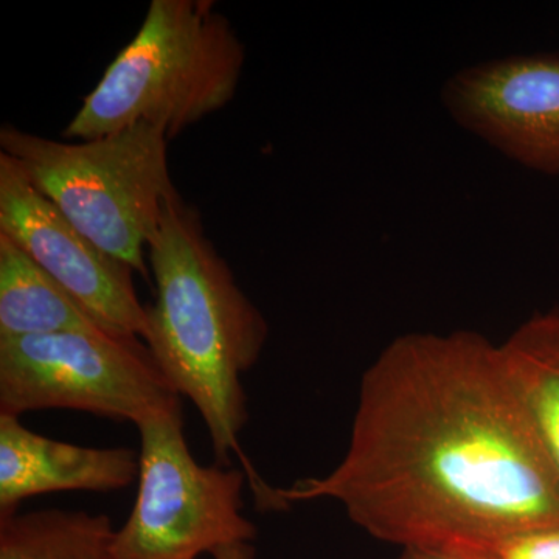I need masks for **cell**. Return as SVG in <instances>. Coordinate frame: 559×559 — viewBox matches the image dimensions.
Listing matches in <instances>:
<instances>
[{
  "mask_svg": "<svg viewBox=\"0 0 559 559\" xmlns=\"http://www.w3.org/2000/svg\"><path fill=\"white\" fill-rule=\"evenodd\" d=\"M274 491L278 511L333 500L373 538L457 558L559 528L558 471L499 345L471 330L390 342L340 465Z\"/></svg>",
  "mask_w": 559,
  "mask_h": 559,
  "instance_id": "cell-1",
  "label": "cell"
},
{
  "mask_svg": "<svg viewBox=\"0 0 559 559\" xmlns=\"http://www.w3.org/2000/svg\"><path fill=\"white\" fill-rule=\"evenodd\" d=\"M156 294L146 307L145 345L171 388L200 412L216 463L240 459L261 510L274 487L241 451L249 409L242 377L270 337L263 312L238 286L229 264L205 235L200 212L178 193L168 198L148 245Z\"/></svg>",
  "mask_w": 559,
  "mask_h": 559,
  "instance_id": "cell-2",
  "label": "cell"
},
{
  "mask_svg": "<svg viewBox=\"0 0 559 559\" xmlns=\"http://www.w3.org/2000/svg\"><path fill=\"white\" fill-rule=\"evenodd\" d=\"M245 62V44L215 2L153 0L62 135L92 140L146 123L175 139L234 100Z\"/></svg>",
  "mask_w": 559,
  "mask_h": 559,
  "instance_id": "cell-3",
  "label": "cell"
},
{
  "mask_svg": "<svg viewBox=\"0 0 559 559\" xmlns=\"http://www.w3.org/2000/svg\"><path fill=\"white\" fill-rule=\"evenodd\" d=\"M168 142L160 128L146 123L80 143L13 124L0 128V153L16 162L81 234L145 278V249L176 191Z\"/></svg>",
  "mask_w": 559,
  "mask_h": 559,
  "instance_id": "cell-4",
  "label": "cell"
},
{
  "mask_svg": "<svg viewBox=\"0 0 559 559\" xmlns=\"http://www.w3.org/2000/svg\"><path fill=\"white\" fill-rule=\"evenodd\" d=\"M138 496L114 538V559H200L253 543L257 525L242 514L245 469L204 466L183 432L182 407L138 426Z\"/></svg>",
  "mask_w": 559,
  "mask_h": 559,
  "instance_id": "cell-5",
  "label": "cell"
},
{
  "mask_svg": "<svg viewBox=\"0 0 559 559\" xmlns=\"http://www.w3.org/2000/svg\"><path fill=\"white\" fill-rule=\"evenodd\" d=\"M182 407L134 337L60 333L0 340V415L75 411L138 428Z\"/></svg>",
  "mask_w": 559,
  "mask_h": 559,
  "instance_id": "cell-6",
  "label": "cell"
},
{
  "mask_svg": "<svg viewBox=\"0 0 559 559\" xmlns=\"http://www.w3.org/2000/svg\"><path fill=\"white\" fill-rule=\"evenodd\" d=\"M440 98L451 120L489 148L559 176V53L509 55L460 69Z\"/></svg>",
  "mask_w": 559,
  "mask_h": 559,
  "instance_id": "cell-7",
  "label": "cell"
},
{
  "mask_svg": "<svg viewBox=\"0 0 559 559\" xmlns=\"http://www.w3.org/2000/svg\"><path fill=\"white\" fill-rule=\"evenodd\" d=\"M0 234L24 249L110 333L145 340L148 318L135 290V272L81 234L3 153Z\"/></svg>",
  "mask_w": 559,
  "mask_h": 559,
  "instance_id": "cell-8",
  "label": "cell"
},
{
  "mask_svg": "<svg viewBox=\"0 0 559 559\" xmlns=\"http://www.w3.org/2000/svg\"><path fill=\"white\" fill-rule=\"evenodd\" d=\"M139 452L91 448L33 432L21 418L0 415V516L53 492L121 491L138 481Z\"/></svg>",
  "mask_w": 559,
  "mask_h": 559,
  "instance_id": "cell-9",
  "label": "cell"
},
{
  "mask_svg": "<svg viewBox=\"0 0 559 559\" xmlns=\"http://www.w3.org/2000/svg\"><path fill=\"white\" fill-rule=\"evenodd\" d=\"M60 333L110 331L24 249L0 234V340Z\"/></svg>",
  "mask_w": 559,
  "mask_h": 559,
  "instance_id": "cell-10",
  "label": "cell"
},
{
  "mask_svg": "<svg viewBox=\"0 0 559 559\" xmlns=\"http://www.w3.org/2000/svg\"><path fill=\"white\" fill-rule=\"evenodd\" d=\"M499 347L559 474V308L532 316Z\"/></svg>",
  "mask_w": 559,
  "mask_h": 559,
  "instance_id": "cell-11",
  "label": "cell"
},
{
  "mask_svg": "<svg viewBox=\"0 0 559 559\" xmlns=\"http://www.w3.org/2000/svg\"><path fill=\"white\" fill-rule=\"evenodd\" d=\"M108 514L47 509L0 516V559H114Z\"/></svg>",
  "mask_w": 559,
  "mask_h": 559,
  "instance_id": "cell-12",
  "label": "cell"
},
{
  "mask_svg": "<svg viewBox=\"0 0 559 559\" xmlns=\"http://www.w3.org/2000/svg\"><path fill=\"white\" fill-rule=\"evenodd\" d=\"M462 559H559V528L500 540Z\"/></svg>",
  "mask_w": 559,
  "mask_h": 559,
  "instance_id": "cell-13",
  "label": "cell"
},
{
  "mask_svg": "<svg viewBox=\"0 0 559 559\" xmlns=\"http://www.w3.org/2000/svg\"><path fill=\"white\" fill-rule=\"evenodd\" d=\"M212 559H257V550L253 543L234 544L216 550Z\"/></svg>",
  "mask_w": 559,
  "mask_h": 559,
  "instance_id": "cell-14",
  "label": "cell"
},
{
  "mask_svg": "<svg viewBox=\"0 0 559 559\" xmlns=\"http://www.w3.org/2000/svg\"><path fill=\"white\" fill-rule=\"evenodd\" d=\"M396 559H462L452 557V555L441 554V551L417 549V547H406L401 549L400 557Z\"/></svg>",
  "mask_w": 559,
  "mask_h": 559,
  "instance_id": "cell-15",
  "label": "cell"
}]
</instances>
